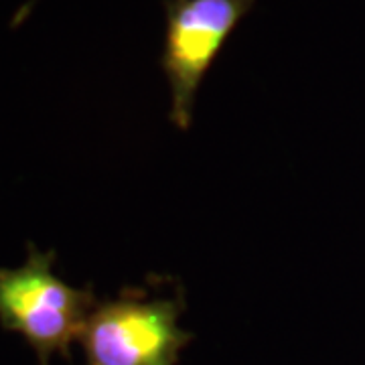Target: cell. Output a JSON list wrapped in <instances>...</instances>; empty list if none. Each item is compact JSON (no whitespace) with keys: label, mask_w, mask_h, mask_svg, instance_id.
Returning a JSON list of instances; mask_svg holds the SVG:
<instances>
[{"label":"cell","mask_w":365,"mask_h":365,"mask_svg":"<svg viewBox=\"0 0 365 365\" xmlns=\"http://www.w3.org/2000/svg\"><path fill=\"white\" fill-rule=\"evenodd\" d=\"M182 292L124 288L93 307L81 333L88 365H175L191 341L179 323Z\"/></svg>","instance_id":"7a4b0ae2"},{"label":"cell","mask_w":365,"mask_h":365,"mask_svg":"<svg viewBox=\"0 0 365 365\" xmlns=\"http://www.w3.org/2000/svg\"><path fill=\"white\" fill-rule=\"evenodd\" d=\"M160 67L170 91V122L189 130L201 81L256 0H165Z\"/></svg>","instance_id":"3957f363"},{"label":"cell","mask_w":365,"mask_h":365,"mask_svg":"<svg viewBox=\"0 0 365 365\" xmlns=\"http://www.w3.org/2000/svg\"><path fill=\"white\" fill-rule=\"evenodd\" d=\"M53 266L55 252L31 244L23 266L0 268V325L25 337L39 365H51L55 353L69 357L98 304L91 287H69Z\"/></svg>","instance_id":"6da1fadb"}]
</instances>
